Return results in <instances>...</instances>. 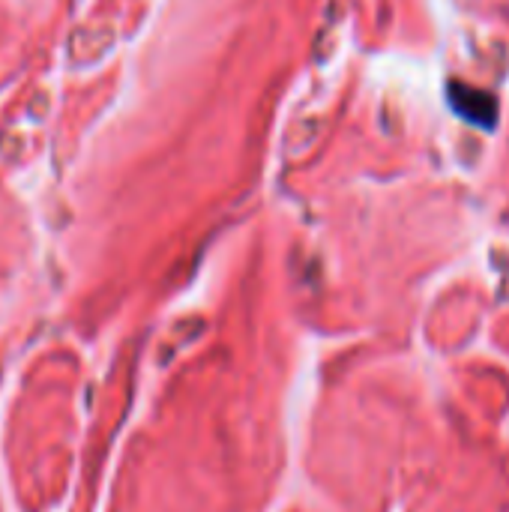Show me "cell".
I'll return each instance as SVG.
<instances>
[{
    "instance_id": "cell-1",
    "label": "cell",
    "mask_w": 509,
    "mask_h": 512,
    "mask_svg": "<svg viewBox=\"0 0 509 512\" xmlns=\"http://www.w3.org/2000/svg\"><path fill=\"white\" fill-rule=\"evenodd\" d=\"M453 105L459 114H465L471 123H480V126H492V120L498 117V105L486 93H471V90L453 87Z\"/></svg>"
}]
</instances>
